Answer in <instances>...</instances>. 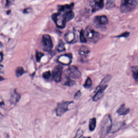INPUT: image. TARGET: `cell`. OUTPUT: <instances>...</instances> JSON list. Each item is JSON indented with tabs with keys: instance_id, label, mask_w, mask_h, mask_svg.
Here are the masks:
<instances>
[{
	"instance_id": "6da1fadb",
	"label": "cell",
	"mask_w": 138,
	"mask_h": 138,
	"mask_svg": "<svg viewBox=\"0 0 138 138\" xmlns=\"http://www.w3.org/2000/svg\"><path fill=\"white\" fill-rule=\"evenodd\" d=\"M112 125V119L111 116L109 115L105 116L102 121L100 124L99 134L101 138H104L107 133H109Z\"/></svg>"
},
{
	"instance_id": "7a4b0ae2",
	"label": "cell",
	"mask_w": 138,
	"mask_h": 138,
	"mask_svg": "<svg viewBox=\"0 0 138 138\" xmlns=\"http://www.w3.org/2000/svg\"><path fill=\"white\" fill-rule=\"evenodd\" d=\"M138 2L135 0H124L120 5V11L122 13H127L131 12L135 8Z\"/></svg>"
},
{
	"instance_id": "3957f363",
	"label": "cell",
	"mask_w": 138,
	"mask_h": 138,
	"mask_svg": "<svg viewBox=\"0 0 138 138\" xmlns=\"http://www.w3.org/2000/svg\"><path fill=\"white\" fill-rule=\"evenodd\" d=\"M85 33L87 37L90 42L96 43L100 39V33L94 30L91 27L89 26L87 27Z\"/></svg>"
},
{
	"instance_id": "277c9868",
	"label": "cell",
	"mask_w": 138,
	"mask_h": 138,
	"mask_svg": "<svg viewBox=\"0 0 138 138\" xmlns=\"http://www.w3.org/2000/svg\"><path fill=\"white\" fill-rule=\"evenodd\" d=\"M52 17L58 28L63 29L65 27L66 21L63 14L62 15L60 13H57L53 14Z\"/></svg>"
},
{
	"instance_id": "5b68a950",
	"label": "cell",
	"mask_w": 138,
	"mask_h": 138,
	"mask_svg": "<svg viewBox=\"0 0 138 138\" xmlns=\"http://www.w3.org/2000/svg\"><path fill=\"white\" fill-rule=\"evenodd\" d=\"M73 101H63L58 103L56 109V113L58 116H61L69 110V104L73 103Z\"/></svg>"
},
{
	"instance_id": "8992f818",
	"label": "cell",
	"mask_w": 138,
	"mask_h": 138,
	"mask_svg": "<svg viewBox=\"0 0 138 138\" xmlns=\"http://www.w3.org/2000/svg\"><path fill=\"white\" fill-rule=\"evenodd\" d=\"M42 44L44 50L49 52L53 47V43L50 36L48 34H44L42 37Z\"/></svg>"
},
{
	"instance_id": "52a82bcc",
	"label": "cell",
	"mask_w": 138,
	"mask_h": 138,
	"mask_svg": "<svg viewBox=\"0 0 138 138\" xmlns=\"http://www.w3.org/2000/svg\"><path fill=\"white\" fill-rule=\"evenodd\" d=\"M63 67L60 65H57L54 67L52 72V78L55 81L58 82L61 80Z\"/></svg>"
},
{
	"instance_id": "ba28073f",
	"label": "cell",
	"mask_w": 138,
	"mask_h": 138,
	"mask_svg": "<svg viewBox=\"0 0 138 138\" xmlns=\"http://www.w3.org/2000/svg\"><path fill=\"white\" fill-rule=\"evenodd\" d=\"M69 76L74 79H78L81 77V73L78 69L74 66H70L69 68Z\"/></svg>"
},
{
	"instance_id": "9c48e42d",
	"label": "cell",
	"mask_w": 138,
	"mask_h": 138,
	"mask_svg": "<svg viewBox=\"0 0 138 138\" xmlns=\"http://www.w3.org/2000/svg\"><path fill=\"white\" fill-rule=\"evenodd\" d=\"M72 54H67L60 56L58 59V61L62 64L68 65L72 62Z\"/></svg>"
},
{
	"instance_id": "30bf717a",
	"label": "cell",
	"mask_w": 138,
	"mask_h": 138,
	"mask_svg": "<svg viewBox=\"0 0 138 138\" xmlns=\"http://www.w3.org/2000/svg\"><path fill=\"white\" fill-rule=\"evenodd\" d=\"M107 86L108 85H107L103 86H100L99 85L98 87L95 90L96 94L92 99L94 101L96 102L101 99L103 97L104 90L107 88Z\"/></svg>"
},
{
	"instance_id": "8fae6325",
	"label": "cell",
	"mask_w": 138,
	"mask_h": 138,
	"mask_svg": "<svg viewBox=\"0 0 138 138\" xmlns=\"http://www.w3.org/2000/svg\"><path fill=\"white\" fill-rule=\"evenodd\" d=\"M94 22L98 25H105L108 23V20L105 15L96 16L94 18Z\"/></svg>"
},
{
	"instance_id": "7c38bea8",
	"label": "cell",
	"mask_w": 138,
	"mask_h": 138,
	"mask_svg": "<svg viewBox=\"0 0 138 138\" xmlns=\"http://www.w3.org/2000/svg\"><path fill=\"white\" fill-rule=\"evenodd\" d=\"M124 125V123L122 122H118L114 123L112 124L111 128L110 130L109 133H114L118 131Z\"/></svg>"
},
{
	"instance_id": "4fadbf2b",
	"label": "cell",
	"mask_w": 138,
	"mask_h": 138,
	"mask_svg": "<svg viewBox=\"0 0 138 138\" xmlns=\"http://www.w3.org/2000/svg\"><path fill=\"white\" fill-rule=\"evenodd\" d=\"M94 2V3L92 7V12H94L103 8L104 5L103 0H96Z\"/></svg>"
},
{
	"instance_id": "5bb4252c",
	"label": "cell",
	"mask_w": 138,
	"mask_h": 138,
	"mask_svg": "<svg viewBox=\"0 0 138 138\" xmlns=\"http://www.w3.org/2000/svg\"><path fill=\"white\" fill-rule=\"evenodd\" d=\"M130 112V109L126 107L125 104H122L118 109L117 113L119 115H126Z\"/></svg>"
},
{
	"instance_id": "9a60e30c",
	"label": "cell",
	"mask_w": 138,
	"mask_h": 138,
	"mask_svg": "<svg viewBox=\"0 0 138 138\" xmlns=\"http://www.w3.org/2000/svg\"><path fill=\"white\" fill-rule=\"evenodd\" d=\"M64 38L66 42L70 43L73 41L74 39V33L71 31H69L66 33Z\"/></svg>"
},
{
	"instance_id": "2e32d148",
	"label": "cell",
	"mask_w": 138,
	"mask_h": 138,
	"mask_svg": "<svg viewBox=\"0 0 138 138\" xmlns=\"http://www.w3.org/2000/svg\"><path fill=\"white\" fill-rule=\"evenodd\" d=\"M63 15L65 18V20H66V22L71 20L74 18V13L72 10H70L67 11L65 14H64Z\"/></svg>"
},
{
	"instance_id": "e0dca14e",
	"label": "cell",
	"mask_w": 138,
	"mask_h": 138,
	"mask_svg": "<svg viewBox=\"0 0 138 138\" xmlns=\"http://www.w3.org/2000/svg\"><path fill=\"white\" fill-rule=\"evenodd\" d=\"M74 4L72 3L70 5H64L59 6L58 7V9L60 11H64L71 10L73 8Z\"/></svg>"
},
{
	"instance_id": "ac0fdd59",
	"label": "cell",
	"mask_w": 138,
	"mask_h": 138,
	"mask_svg": "<svg viewBox=\"0 0 138 138\" xmlns=\"http://www.w3.org/2000/svg\"><path fill=\"white\" fill-rule=\"evenodd\" d=\"M79 53L81 56H86L89 53V50L87 47L83 45L79 51Z\"/></svg>"
},
{
	"instance_id": "d6986e66",
	"label": "cell",
	"mask_w": 138,
	"mask_h": 138,
	"mask_svg": "<svg viewBox=\"0 0 138 138\" xmlns=\"http://www.w3.org/2000/svg\"><path fill=\"white\" fill-rule=\"evenodd\" d=\"M96 120L95 118H94L90 119L89 127L91 131H93L96 127Z\"/></svg>"
},
{
	"instance_id": "ffe728a7",
	"label": "cell",
	"mask_w": 138,
	"mask_h": 138,
	"mask_svg": "<svg viewBox=\"0 0 138 138\" xmlns=\"http://www.w3.org/2000/svg\"><path fill=\"white\" fill-rule=\"evenodd\" d=\"M26 73V71L22 67H18L15 70V74L18 77L22 76L24 73Z\"/></svg>"
},
{
	"instance_id": "44dd1931",
	"label": "cell",
	"mask_w": 138,
	"mask_h": 138,
	"mask_svg": "<svg viewBox=\"0 0 138 138\" xmlns=\"http://www.w3.org/2000/svg\"><path fill=\"white\" fill-rule=\"evenodd\" d=\"M132 72L134 79L138 82V66H133L132 68Z\"/></svg>"
},
{
	"instance_id": "7402d4cb",
	"label": "cell",
	"mask_w": 138,
	"mask_h": 138,
	"mask_svg": "<svg viewBox=\"0 0 138 138\" xmlns=\"http://www.w3.org/2000/svg\"><path fill=\"white\" fill-rule=\"evenodd\" d=\"M111 79V76L109 75H108L106 77H104V78L103 79L101 83H100L99 86H103L104 85H107L106 84L107 83L109 82V81Z\"/></svg>"
},
{
	"instance_id": "603a6c76",
	"label": "cell",
	"mask_w": 138,
	"mask_h": 138,
	"mask_svg": "<svg viewBox=\"0 0 138 138\" xmlns=\"http://www.w3.org/2000/svg\"><path fill=\"white\" fill-rule=\"evenodd\" d=\"M57 50L58 52H62L65 50V46L64 44V42L62 41H60L58 44Z\"/></svg>"
},
{
	"instance_id": "cb8c5ba5",
	"label": "cell",
	"mask_w": 138,
	"mask_h": 138,
	"mask_svg": "<svg viewBox=\"0 0 138 138\" xmlns=\"http://www.w3.org/2000/svg\"><path fill=\"white\" fill-rule=\"evenodd\" d=\"M115 6V3H114V1H112V0H108L107 1L106 5V9L108 10H110L111 9L113 8Z\"/></svg>"
},
{
	"instance_id": "d4e9b609",
	"label": "cell",
	"mask_w": 138,
	"mask_h": 138,
	"mask_svg": "<svg viewBox=\"0 0 138 138\" xmlns=\"http://www.w3.org/2000/svg\"><path fill=\"white\" fill-rule=\"evenodd\" d=\"M92 81L89 77H88L85 83L84 84V87L86 88H89L92 86Z\"/></svg>"
},
{
	"instance_id": "484cf974",
	"label": "cell",
	"mask_w": 138,
	"mask_h": 138,
	"mask_svg": "<svg viewBox=\"0 0 138 138\" xmlns=\"http://www.w3.org/2000/svg\"><path fill=\"white\" fill-rule=\"evenodd\" d=\"M80 41L81 43H86L87 42L86 38H85L84 35V30H81L80 33Z\"/></svg>"
},
{
	"instance_id": "4316f807",
	"label": "cell",
	"mask_w": 138,
	"mask_h": 138,
	"mask_svg": "<svg viewBox=\"0 0 138 138\" xmlns=\"http://www.w3.org/2000/svg\"><path fill=\"white\" fill-rule=\"evenodd\" d=\"M75 84H76L75 81L70 79L68 78L64 84V85L68 86H73Z\"/></svg>"
},
{
	"instance_id": "83f0119b",
	"label": "cell",
	"mask_w": 138,
	"mask_h": 138,
	"mask_svg": "<svg viewBox=\"0 0 138 138\" xmlns=\"http://www.w3.org/2000/svg\"><path fill=\"white\" fill-rule=\"evenodd\" d=\"M43 56H44V54L43 53L40 52H37L36 54V60L38 62H39L41 60V58Z\"/></svg>"
},
{
	"instance_id": "f1b7e54d",
	"label": "cell",
	"mask_w": 138,
	"mask_h": 138,
	"mask_svg": "<svg viewBox=\"0 0 138 138\" xmlns=\"http://www.w3.org/2000/svg\"><path fill=\"white\" fill-rule=\"evenodd\" d=\"M83 131L81 129L77 130V132L76 133L75 135L74 136V138H81V137H82L83 134Z\"/></svg>"
},
{
	"instance_id": "f546056e",
	"label": "cell",
	"mask_w": 138,
	"mask_h": 138,
	"mask_svg": "<svg viewBox=\"0 0 138 138\" xmlns=\"http://www.w3.org/2000/svg\"><path fill=\"white\" fill-rule=\"evenodd\" d=\"M51 75V72L49 70L44 72L43 74V77L45 79H49Z\"/></svg>"
},
{
	"instance_id": "4dcf8cb0",
	"label": "cell",
	"mask_w": 138,
	"mask_h": 138,
	"mask_svg": "<svg viewBox=\"0 0 138 138\" xmlns=\"http://www.w3.org/2000/svg\"><path fill=\"white\" fill-rule=\"evenodd\" d=\"M81 91L80 90L78 92H76V94H75V95L74 96V97L75 98H79V97H80L81 96Z\"/></svg>"
},
{
	"instance_id": "1f68e13d",
	"label": "cell",
	"mask_w": 138,
	"mask_h": 138,
	"mask_svg": "<svg viewBox=\"0 0 138 138\" xmlns=\"http://www.w3.org/2000/svg\"><path fill=\"white\" fill-rule=\"evenodd\" d=\"M129 34V33L128 32H126V33H123V34H122L121 35H119V37H126L128 36Z\"/></svg>"
},
{
	"instance_id": "d6a6232c",
	"label": "cell",
	"mask_w": 138,
	"mask_h": 138,
	"mask_svg": "<svg viewBox=\"0 0 138 138\" xmlns=\"http://www.w3.org/2000/svg\"><path fill=\"white\" fill-rule=\"evenodd\" d=\"M31 11V9L30 8H27L25 9L24 10L23 12H24V14H28V13H30Z\"/></svg>"
},
{
	"instance_id": "836d02e7",
	"label": "cell",
	"mask_w": 138,
	"mask_h": 138,
	"mask_svg": "<svg viewBox=\"0 0 138 138\" xmlns=\"http://www.w3.org/2000/svg\"><path fill=\"white\" fill-rule=\"evenodd\" d=\"M3 54L2 52H0V62H2V61L3 60Z\"/></svg>"
},
{
	"instance_id": "e575fe53",
	"label": "cell",
	"mask_w": 138,
	"mask_h": 138,
	"mask_svg": "<svg viewBox=\"0 0 138 138\" xmlns=\"http://www.w3.org/2000/svg\"><path fill=\"white\" fill-rule=\"evenodd\" d=\"M11 3V1H7V3H6V5H7V6H10V4Z\"/></svg>"
},
{
	"instance_id": "d590c367",
	"label": "cell",
	"mask_w": 138,
	"mask_h": 138,
	"mask_svg": "<svg viewBox=\"0 0 138 138\" xmlns=\"http://www.w3.org/2000/svg\"><path fill=\"white\" fill-rule=\"evenodd\" d=\"M10 12H11V11H10V10H9V11H7V14H10Z\"/></svg>"
},
{
	"instance_id": "8d00e7d4",
	"label": "cell",
	"mask_w": 138,
	"mask_h": 138,
	"mask_svg": "<svg viewBox=\"0 0 138 138\" xmlns=\"http://www.w3.org/2000/svg\"><path fill=\"white\" fill-rule=\"evenodd\" d=\"M83 138H91V137H84Z\"/></svg>"
}]
</instances>
